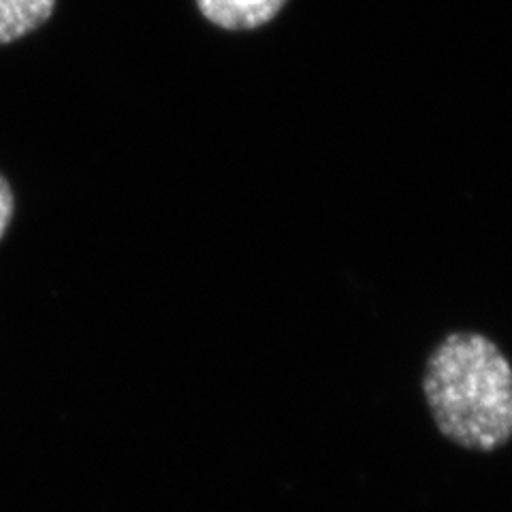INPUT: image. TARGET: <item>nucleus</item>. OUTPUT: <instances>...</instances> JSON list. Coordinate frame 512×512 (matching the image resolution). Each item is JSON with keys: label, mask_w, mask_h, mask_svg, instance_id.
<instances>
[{"label": "nucleus", "mask_w": 512, "mask_h": 512, "mask_svg": "<svg viewBox=\"0 0 512 512\" xmlns=\"http://www.w3.org/2000/svg\"><path fill=\"white\" fill-rule=\"evenodd\" d=\"M423 391L438 429L468 451H495L512 438V367L485 335H448L431 352Z\"/></svg>", "instance_id": "f257e3e1"}, {"label": "nucleus", "mask_w": 512, "mask_h": 512, "mask_svg": "<svg viewBox=\"0 0 512 512\" xmlns=\"http://www.w3.org/2000/svg\"><path fill=\"white\" fill-rule=\"evenodd\" d=\"M286 0H197L205 20L227 30H254L271 22Z\"/></svg>", "instance_id": "f03ea898"}, {"label": "nucleus", "mask_w": 512, "mask_h": 512, "mask_svg": "<svg viewBox=\"0 0 512 512\" xmlns=\"http://www.w3.org/2000/svg\"><path fill=\"white\" fill-rule=\"evenodd\" d=\"M56 0H0V45H9L52 18Z\"/></svg>", "instance_id": "7ed1b4c3"}, {"label": "nucleus", "mask_w": 512, "mask_h": 512, "mask_svg": "<svg viewBox=\"0 0 512 512\" xmlns=\"http://www.w3.org/2000/svg\"><path fill=\"white\" fill-rule=\"evenodd\" d=\"M13 207H15V201H13L11 186L3 175H0V237L5 235L9 222L13 218Z\"/></svg>", "instance_id": "20e7f679"}]
</instances>
